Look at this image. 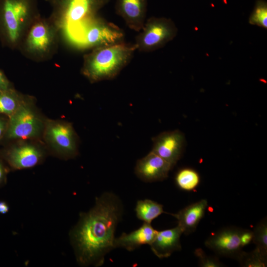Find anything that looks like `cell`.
Listing matches in <instances>:
<instances>
[{"label": "cell", "instance_id": "obj_5", "mask_svg": "<svg viewBox=\"0 0 267 267\" xmlns=\"http://www.w3.org/2000/svg\"><path fill=\"white\" fill-rule=\"evenodd\" d=\"M60 32L49 18L39 16L30 26L17 50L26 58L40 62L51 59L57 52Z\"/></svg>", "mask_w": 267, "mask_h": 267}, {"label": "cell", "instance_id": "obj_8", "mask_svg": "<svg viewBox=\"0 0 267 267\" xmlns=\"http://www.w3.org/2000/svg\"><path fill=\"white\" fill-rule=\"evenodd\" d=\"M43 137L49 150L57 157L68 160L78 155V137L70 123L46 119Z\"/></svg>", "mask_w": 267, "mask_h": 267}, {"label": "cell", "instance_id": "obj_22", "mask_svg": "<svg viewBox=\"0 0 267 267\" xmlns=\"http://www.w3.org/2000/svg\"><path fill=\"white\" fill-rule=\"evenodd\" d=\"M249 23L253 25L267 29V2L257 0L249 18Z\"/></svg>", "mask_w": 267, "mask_h": 267}, {"label": "cell", "instance_id": "obj_24", "mask_svg": "<svg viewBox=\"0 0 267 267\" xmlns=\"http://www.w3.org/2000/svg\"><path fill=\"white\" fill-rule=\"evenodd\" d=\"M194 254L198 258L201 267H219L222 266L217 258L207 255L201 248L196 249Z\"/></svg>", "mask_w": 267, "mask_h": 267}, {"label": "cell", "instance_id": "obj_14", "mask_svg": "<svg viewBox=\"0 0 267 267\" xmlns=\"http://www.w3.org/2000/svg\"><path fill=\"white\" fill-rule=\"evenodd\" d=\"M147 0H116L115 11L127 26L139 32L145 22Z\"/></svg>", "mask_w": 267, "mask_h": 267}, {"label": "cell", "instance_id": "obj_1", "mask_svg": "<svg viewBox=\"0 0 267 267\" xmlns=\"http://www.w3.org/2000/svg\"><path fill=\"white\" fill-rule=\"evenodd\" d=\"M124 214V205L116 194L106 191L95 198L94 205L80 213L69 232L70 241L81 267L102 266L115 249V233Z\"/></svg>", "mask_w": 267, "mask_h": 267}, {"label": "cell", "instance_id": "obj_26", "mask_svg": "<svg viewBox=\"0 0 267 267\" xmlns=\"http://www.w3.org/2000/svg\"><path fill=\"white\" fill-rule=\"evenodd\" d=\"M8 169L0 157V187L6 183Z\"/></svg>", "mask_w": 267, "mask_h": 267}, {"label": "cell", "instance_id": "obj_13", "mask_svg": "<svg viewBox=\"0 0 267 267\" xmlns=\"http://www.w3.org/2000/svg\"><path fill=\"white\" fill-rule=\"evenodd\" d=\"M173 168L169 163L151 151L137 161L134 173L141 180L153 182L166 179Z\"/></svg>", "mask_w": 267, "mask_h": 267}, {"label": "cell", "instance_id": "obj_6", "mask_svg": "<svg viewBox=\"0 0 267 267\" xmlns=\"http://www.w3.org/2000/svg\"><path fill=\"white\" fill-rule=\"evenodd\" d=\"M34 105V97L27 95L19 107L9 117L5 137L22 141L34 140L43 136L46 120Z\"/></svg>", "mask_w": 267, "mask_h": 267}, {"label": "cell", "instance_id": "obj_29", "mask_svg": "<svg viewBox=\"0 0 267 267\" xmlns=\"http://www.w3.org/2000/svg\"><path fill=\"white\" fill-rule=\"evenodd\" d=\"M9 210V207L5 201H0V214H5Z\"/></svg>", "mask_w": 267, "mask_h": 267}, {"label": "cell", "instance_id": "obj_23", "mask_svg": "<svg viewBox=\"0 0 267 267\" xmlns=\"http://www.w3.org/2000/svg\"><path fill=\"white\" fill-rule=\"evenodd\" d=\"M237 260L241 266L245 267H265L267 266V257L255 249L247 253L243 252Z\"/></svg>", "mask_w": 267, "mask_h": 267}, {"label": "cell", "instance_id": "obj_21", "mask_svg": "<svg viewBox=\"0 0 267 267\" xmlns=\"http://www.w3.org/2000/svg\"><path fill=\"white\" fill-rule=\"evenodd\" d=\"M252 242L256 249L264 256H267V222L266 219L260 222L255 227Z\"/></svg>", "mask_w": 267, "mask_h": 267}, {"label": "cell", "instance_id": "obj_3", "mask_svg": "<svg viewBox=\"0 0 267 267\" xmlns=\"http://www.w3.org/2000/svg\"><path fill=\"white\" fill-rule=\"evenodd\" d=\"M41 15L38 0H0V41L17 49L27 30Z\"/></svg>", "mask_w": 267, "mask_h": 267}, {"label": "cell", "instance_id": "obj_17", "mask_svg": "<svg viewBox=\"0 0 267 267\" xmlns=\"http://www.w3.org/2000/svg\"><path fill=\"white\" fill-rule=\"evenodd\" d=\"M207 207V200L202 199L188 205L178 213L171 215L177 219L178 225L183 233L188 234L196 230L205 215Z\"/></svg>", "mask_w": 267, "mask_h": 267}, {"label": "cell", "instance_id": "obj_27", "mask_svg": "<svg viewBox=\"0 0 267 267\" xmlns=\"http://www.w3.org/2000/svg\"><path fill=\"white\" fill-rule=\"evenodd\" d=\"M13 88V87L11 82L3 71L0 69V90H5Z\"/></svg>", "mask_w": 267, "mask_h": 267}, {"label": "cell", "instance_id": "obj_28", "mask_svg": "<svg viewBox=\"0 0 267 267\" xmlns=\"http://www.w3.org/2000/svg\"><path fill=\"white\" fill-rule=\"evenodd\" d=\"M8 124V120L0 117V140L4 137Z\"/></svg>", "mask_w": 267, "mask_h": 267}, {"label": "cell", "instance_id": "obj_7", "mask_svg": "<svg viewBox=\"0 0 267 267\" xmlns=\"http://www.w3.org/2000/svg\"><path fill=\"white\" fill-rule=\"evenodd\" d=\"M124 38L122 29L97 15L81 26L75 41L83 48L91 49L124 43Z\"/></svg>", "mask_w": 267, "mask_h": 267}, {"label": "cell", "instance_id": "obj_11", "mask_svg": "<svg viewBox=\"0 0 267 267\" xmlns=\"http://www.w3.org/2000/svg\"><path fill=\"white\" fill-rule=\"evenodd\" d=\"M151 151L169 163L173 167L183 154L185 139L179 130L163 132L152 138Z\"/></svg>", "mask_w": 267, "mask_h": 267}, {"label": "cell", "instance_id": "obj_25", "mask_svg": "<svg viewBox=\"0 0 267 267\" xmlns=\"http://www.w3.org/2000/svg\"><path fill=\"white\" fill-rule=\"evenodd\" d=\"M240 241L241 246L243 247L252 242L253 238V231L248 229H241L240 231Z\"/></svg>", "mask_w": 267, "mask_h": 267}, {"label": "cell", "instance_id": "obj_10", "mask_svg": "<svg viewBox=\"0 0 267 267\" xmlns=\"http://www.w3.org/2000/svg\"><path fill=\"white\" fill-rule=\"evenodd\" d=\"M45 156L46 152L41 145L29 140L19 141L5 150L1 155L14 170L33 168L41 164Z\"/></svg>", "mask_w": 267, "mask_h": 267}, {"label": "cell", "instance_id": "obj_16", "mask_svg": "<svg viewBox=\"0 0 267 267\" xmlns=\"http://www.w3.org/2000/svg\"><path fill=\"white\" fill-rule=\"evenodd\" d=\"M157 230L151 223L143 222L138 228L130 232L122 233L114 240V247L122 248L128 251H133L144 245H149L154 239Z\"/></svg>", "mask_w": 267, "mask_h": 267}, {"label": "cell", "instance_id": "obj_9", "mask_svg": "<svg viewBox=\"0 0 267 267\" xmlns=\"http://www.w3.org/2000/svg\"><path fill=\"white\" fill-rule=\"evenodd\" d=\"M135 37L134 45L140 52H148L164 46L177 36L178 28L170 18L151 17L145 21Z\"/></svg>", "mask_w": 267, "mask_h": 267}, {"label": "cell", "instance_id": "obj_20", "mask_svg": "<svg viewBox=\"0 0 267 267\" xmlns=\"http://www.w3.org/2000/svg\"><path fill=\"white\" fill-rule=\"evenodd\" d=\"M175 181L180 189L190 191L198 186L200 181V177L195 170L190 168H184L177 172Z\"/></svg>", "mask_w": 267, "mask_h": 267}, {"label": "cell", "instance_id": "obj_19", "mask_svg": "<svg viewBox=\"0 0 267 267\" xmlns=\"http://www.w3.org/2000/svg\"><path fill=\"white\" fill-rule=\"evenodd\" d=\"M135 211L137 219L148 223L165 213L162 205L148 199L138 200Z\"/></svg>", "mask_w": 267, "mask_h": 267}, {"label": "cell", "instance_id": "obj_12", "mask_svg": "<svg viewBox=\"0 0 267 267\" xmlns=\"http://www.w3.org/2000/svg\"><path fill=\"white\" fill-rule=\"evenodd\" d=\"M240 230L235 227L222 229L209 237L205 246L220 255L237 259L243 252L239 238Z\"/></svg>", "mask_w": 267, "mask_h": 267}, {"label": "cell", "instance_id": "obj_18", "mask_svg": "<svg viewBox=\"0 0 267 267\" xmlns=\"http://www.w3.org/2000/svg\"><path fill=\"white\" fill-rule=\"evenodd\" d=\"M27 95H24L14 88L0 90V114L9 117L19 107Z\"/></svg>", "mask_w": 267, "mask_h": 267}, {"label": "cell", "instance_id": "obj_2", "mask_svg": "<svg viewBox=\"0 0 267 267\" xmlns=\"http://www.w3.org/2000/svg\"><path fill=\"white\" fill-rule=\"evenodd\" d=\"M136 50L125 43L91 49L83 56L81 72L91 83L116 78L130 62Z\"/></svg>", "mask_w": 267, "mask_h": 267}, {"label": "cell", "instance_id": "obj_4", "mask_svg": "<svg viewBox=\"0 0 267 267\" xmlns=\"http://www.w3.org/2000/svg\"><path fill=\"white\" fill-rule=\"evenodd\" d=\"M52 8L48 17L58 29L60 35L67 34L75 39L86 21L98 15L109 0H44Z\"/></svg>", "mask_w": 267, "mask_h": 267}, {"label": "cell", "instance_id": "obj_15", "mask_svg": "<svg viewBox=\"0 0 267 267\" xmlns=\"http://www.w3.org/2000/svg\"><path fill=\"white\" fill-rule=\"evenodd\" d=\"M182 233L178 225L173 228L158 231L149 245L151 250L160 259L169 257L174 252L181 250L180 237Z\"/></svg>", "mask_w": 267, "mask_h": 267}]
</instances>
